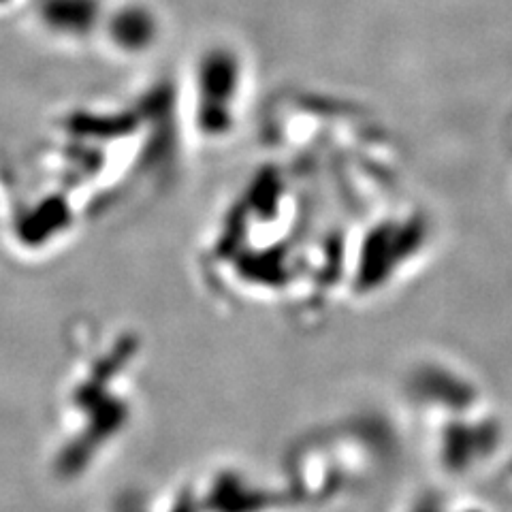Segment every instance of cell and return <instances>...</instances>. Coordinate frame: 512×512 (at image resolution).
I'll list each match as a JSON object with an SVG mask.
<instances>
[{"mask_svg": "<svg viewBox=\"0 0 512 512\" xmlns=\"http://www.w3.org/2000/svg\"><path fill=\"white\" fill-rule=\"evenodd\" d=\"M448 512H483L480 508H468V510H448Z\"/></svg>", "mask_w": 512, "mask_h": 512, "instance_id": "obj_1", "label": "cell"}]
</instances>
